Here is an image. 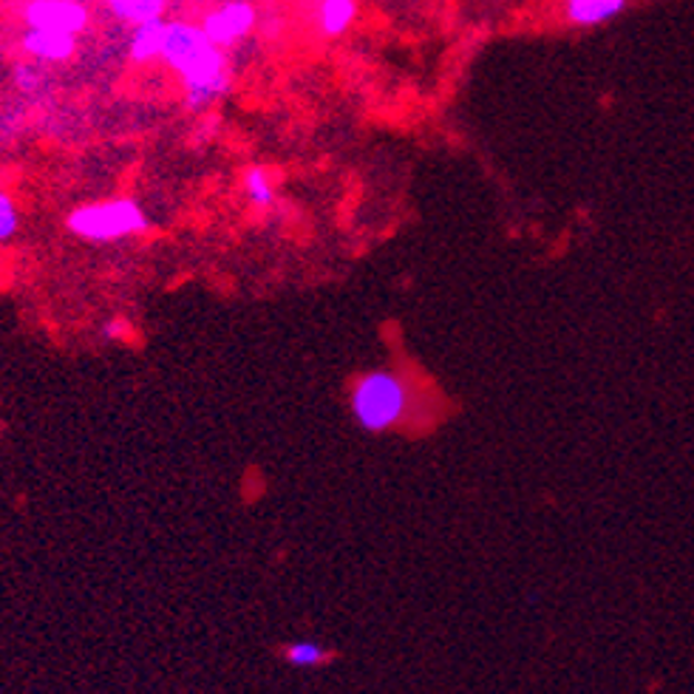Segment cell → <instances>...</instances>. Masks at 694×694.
I'll use <instances>...</instances> for the list:
<instances>
[{
    "instance_id": "8992f818",
    "label": "cell",
    "mask_w": 694,
    "mask_h": 694,
    "mask_svg": "<svg viewBox=\"0 0 694 694\" xmlns=\"http://www.w3.org/2000/svg\"><path fill=\"white\" fill-rule=\"evenodd\" d=\"M26 55H31L40 62H66L75 57L77 38L75 35H62V31H46V29H29L20 40Z\"/></svg>"
},
{
    "instance_id": "9c48e42d",
    "label": "cell",
    "mask_w": 694,
    "mask_h": 694,
    "mask_svg": "<svg viewBox=\"0 0 694 694\" xmlns=\"http://www.w3.org/2000/svg\"><path fill=\"white\" fill-rule=\"evenodd\" d=\"M354 18H358V0H323L321 3V29L329 38H338L343 31L352 29Z\"/></svg>"
},
{
    "instance_id": "6da1fadb",
    "label": "cell",
    "mask_w": 694,
    "mask_h": 694,
    "mask_svg": "<svg viewBox=\"0 0 694 694\" xmlns=\"http://www.w3.org/2000/svg\"><path fill=\"white\" fill-rule=\"evenodd\" d=\"M162 57L185 82V102L190 108H207L227 91L222 46L213 43L202 26L174 20L165 31Z\"/></svg>"
},
{
    "instance_id": "277c9868",
    "label": "cell",
    "mask_w": 694,
    "mask_h": 694,
    "mask_svg": "<svg viewBox=\"0 0 694 694\" xmlns=\"http://www.w3.org/2000/svg\"><path fill=\"white\" fill-rule=\"evenodd\" d=\"M23 18L29 29L62 31L77 38L88 26V9L80 0H31Z\"/></svg>"
},
{
    "instance_id": "3957f363",
    "label": "cell",
    "mask_w": 694,
    "mask_h": 694,
    "mask_svg": "<svg viewBox=\"0 0 694 694\" xmlns=\"http://www.w3.org/2000/svg\"><path fill=\"white\" fill-rule=\"evenodd\" d=\"M66 227L82 242L106 244L145 233L148 216L134 198H106V202H94V205L71 211L69 218H66Z\"/></svg>"
},
{
    "instance_id": "4fadbf2b",
    "label": "cell",
    "mask_w": 694,
    "mask_h": 694,
    "mask_svg": "<svg viewBox=\"0 0 694 694\" xmlns=\"http://www.w3.org/2000/svg\"><path fill=\"white\" fill-rule=\"evenodd\" d=\"M18 229H20L18 202H14L12 193H9L7 187H0V244H7L9 238H14Z\"/></svg>"
},
{
    "instance_id": "8fae6325",
    "label": "cell",
    "mask_w": 694,
    "mask_h": 694,
    "mask_svg": "<svg viewBox=\"0 0 694 694\" xmlns=\"http://www.w3.org/2000/svg\"><path fill=\"white\" fill-rule=\"evenodd\" d=\"M108 3H111L114 14L134 26L162 18V9H165V0H108Z\"/></svg>"
},
{
    "instance_id": "5bb4252c",
    "label": "cell",
    "mask_w": 694,
    "mask_h": 694,
    "mask_svg": "<svg viewBox=\"0 0 694 694\" xmlns=\"http://www.w3.org/2000/svg\"><path fill=\"white\" fill-rule=\"evenodd\" d=\"M123 329H125L123 321H108L106 326H102V338H108V341H117V338H123Z\"/></svg>"
},
{
    "instance_id": "ba28073f",
    "label": "cell",
    "mask_w": 694,
    "mask_h": 694,
    "mask_svg": "<svg viewBox=\"0 0 694 694\" xmlns=\"http://www.w3.org/2000/svg\"><path fill=\"white\" fill-rule=\"evenodd\" d=\"M165 31H168V23L162 18L145 20V23L134 26V35H130V60L150 62L156 60V57H162Z\"/></svg>"
},
{
    "instance_id": "5b68a950",
    "label": "cell",
    "mask_w": 694,
    "mask_h": 694,
    "mask_svg": "<svg viewBox=\"0 0 694 694\" xmlns=\"http://www.w3.org/2000/svg\"><path fill=\"white\" fill-rule=\"evenodd\" d=\"M255 18L258 14H255V9L250 7L247 0H233V3H224V7L213 9L202 20V29H205V35L216 46H233L244 35H250V29L255 26Z\"/></svg>"
},
{
    "instance_id": "7a4b0ae2",
    "label": "cell",
    "mask_w": 694,
    "mask_h": 694,
    "mask_svg": "<svg viewBox=\"0 0 694 694\" xmlns=\"http://www.w3.org/2000/svg\"><path fill=\"white\" fill-rule=\"evenodd\" d=\"M411 394L409 380L394 369H374V372L358 378V383L349 391V409L354 422L369 434H383L391 428L403 426L411 417Z\"/></svg>"
},
{
    "instance_id": "52a82bcc",
    "label": "cell",
    "mask_w": 694,
    "mask_h": 694,
    "mask_svg": "<svg viewBox=\"0 0 694 694\" xmlns=\"http://www.w3.org/2000/svg\"><path fill=\"white\" fill-rule=\"evenodd\" d=\"M626 9V0H565V18L578 29H595L618 18Z\"/></svg>"
},
{
    "instance_id": "7c38bea8",
    "label": "cell",
    "mask_w": 694,
    "mask_h": 694,
    "mask_svg": "<svg viewBox=\"0 0 694 694\" xmlns=\"http://www.w3.org/2000/svg\"><path fill=\"white\" fill-rule=\"evenodd\" d=\"M286 664L295 666V669H315L329 661L326 646L315 644V641H295V644L286 646L284 652Z\"/></svg>"
},
{
    "instance_id": "30bf717a",
    "label": "cell",
    "mask_w": 694,
    "mask_h": 694,
    "mask_svg": "<svg viewBox=\"0 0 694 694\" xmlns=\"http://www.w3.org/2000/svg\"><path fill=\"white\" fill-rule=\"evenodd\" d=\"M242 187H244V196H247V202L253 207H261V211H264V207H273L275 185L264 168L253 165V168L244 170Z\"/></svg>"
}]
</instances>
